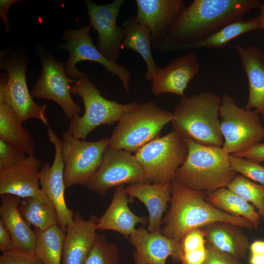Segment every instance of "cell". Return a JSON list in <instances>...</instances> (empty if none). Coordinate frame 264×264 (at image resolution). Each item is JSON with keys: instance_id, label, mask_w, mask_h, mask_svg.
<instances>
[{"instance_id": "6da1fadb", "label": "cell", "mask_w": 264, "mask_h": 264, "mask_svg": "<svg viewBox=\"0 0 264 264\" xmlns=\"http://www.w3.org/2000/svg\"><path fill=\"white\" fill-rule=\"evenodd\" d=\"M261 0H194L185 6L165 41L155 51L167 53L195 43L259 7Z\"/></svg>"}, {"instance_id": "7a4b0ae2", "label": "cell", "mask_w": 264, "mask_h": 264, "mask_svg": "<svg viewBox=\"0 0 264 264\" xmlns=\"http://www.w3.org/2000/svg\"><path fill=\"white\" fill-rule=\"evenodd\" d=\"M206 194L192 190L174 179L170 208L163 218L161 232L167 237L181 242L191 230L217 221H225L240 227L254 229L248 220L231 215L208 203Z\"/></svg>"}, {"instance_id": "3957f363", "label": "cell", "mask_w": 264, "mask_h": 264, "mask_svg": "<svg viewBox=\"0 0 264 264\" xmlns=\"http://www.w3.org/2000/svg\"><path fill=\"white\" fill-rule=\"evenodd\" d=\"M221 98L210 91L182 97L173 113L174 130L184 138L206 146L222 147Z\"/></svg>"}, {"instance_id": "277c9868", "label": "cell", "mask_w": 264, "mask_h": 264, "mask_svg": "<svg viewBox=\"0 0 264 264\" xmlns=\"http://www.w3.org/2000/svg\"><path fill=\"white\" fill-rule=\"evenodd\" d=\"M184 139L188 154L175 179L206 194L227 187L236 175L231 167L230 154L222 147L206 146L190 138Z\"/></svg>"}, {"instance_id": "5b68a950", "label": "cell", "mask_w": 264, "mask_h": 264, "mask_svg": "<svg viewBox=\"0 0 264 264\" xmlns=\"http://www.w3.org/2000/svg\"><path fill=\"white\" fill-rule=\"evenodd\" d=\"M76 83L70 86V93L82 98L85 111L82 116L71 119L67 131L75 137L84 140L97 127L118 122L126 112L138 103L132 101L121 104L104 97L100 90L90 81L88 75L79 71Z\"/></svg>"}, {"instance_id": "8992f818", "label": "cell", "mask_w": 264, "mask_h": 264, "mask_svg": "<svg viewBox=\"0 0 264 264\" xmlns=\"http://www.w3.org/2000/svg\"><path fill=\"white\" fill-rule=\"evenodd\" d=\"M173 119V113L149 101L138 104L118 121L109 138V146L135 153L158 136L163 127Z\"/></svg>"}, {"instance_id": "52a82bcc", "label": "cell", "mask_w": 264, "mask_h": 264, "mask_svg": "<svg viewBox=\"0 0 264 264\" xmlns=\"http://www.w3.org/2000/svg\"><path fill=\"white\" fill-rule=\"evenodd\" d=\"M188 152L184 137L173 130L149 142L134 155L151 183H166L175 179Z\"/></svg>"}, {"instance_id": "ba28073f", "label": "cell", "mask_w": 264, "mask_h": 264, "mask_svg": "<svg viewBox=\"0 0 264 264\" xmlns=\"http://www.w3.org/2000/svg\"><path fill=\"white\" fill-rule=\"evenodd\" d=\"M260 113L238 106L234 99L224 94L220 108V129L223 149L236 154L259 143L264 138V125Z\"/></svg>"}, {"instance_id": "9c48e42d", "label": "cell", "mask_w": 264, "mask_h": 264, "mask_svg": "<svg viewBox=\"0 0 264 264\" xmlns=\"http://www.w3.org/2000/svg\"><path fill=\"white\" fill-rule=\"evenodd\" d=\"M109 143L107 137L97 141H86L75 137L67 131L63 132L61 154L66 188L76 185L85 186L99 168Z\"/></svg>"}, {"instance_id": "30bf717a", "label": "cell", "mask_w": 264, "mask_h": 264, "mask_svg": "<svg viewBox=\"0 0 264 264\" xmlns=\"http://www.w3.org/2000/svg\"><path fill=\"white\" fill-rule=\"evenodd\" d=\"M0 66L7 72V77H0V102L7 103L22 123L34 118L48 126L46 105L36 103L28 90L25 61L17 57L1 59Z\"/></svg>"}, {"instance_id": "8fae6325", "label": "cell", "mask_w": 264, "mask_h": 264, "mask_svg": "<svg viewBox=\"0 0 264 264\" xmlns=\"http://www.w3.org/2000/svg\"><path fill=\"white\" fill-rule=\"evenodd\" d=\"M151 183L134 155L124 150L109 146L104 151L101 163L85 187L101 196L113 187Z\"/></svg>"}, {"instance_id": "7c38bea8", "label": "cell", "mask_w": 264, "mask_h": 264, "mask_svg": "<svg viewBox=\"0 0 264 264\" xmlns=\"http://www.w3.org/2000/svg\"><path fill=\"white\" fill-rule=\"evenodd\" d=\"M90 25L79 29H69L65 33L63 39L66 43L61 45L69 54L65 63V71L69 77L77 80L79 71L75 66L79 62L91 61L100 64L111 73L117 76L121 81L126 92L130 91L131 72L125 66L113 62L106 58L93 43L89 35Z\"/></svg>"}, {"instance_id": "4fadbf2b", "label": "cell", "mask_w": 264, "mask_h": 264, "mask_svg": "<svg viewBox=\"0 0 264 264\" xmlns=\"http://www.w3.org/2000/svg\"><path fill=\"white\" fill-rule=\"evenodd\" d=\"M41 63V74L31 91L32 97L55 102L70 120L79 116L80 107L73 101L70 91V84L76 81L66 74L65 63L50 56L42 57Z\"/></svg>"}, {"instance_id": "5bb4252c", "label": "cell", "mask_w": 264, "mask_h": 264, "mask_svg": "<svg viewBox=\"0 0 264 264\" xmlns=\"http://www.w3.org/2000/svg\"><path fill=\"white\" fill-rule=\"evenodd\" d=\"M87 7L90 26L98 33L96 47L110 61L116 63L122 49L124 29L117 20L124 0H114L107 4L84 0Z\"/></svg>"}, {"instance_id": "9a60e30c", "label": "cell", "mask_w": 264, "mask_h": 264, "mask_svg": "<svg viewBox=\"0 0 264 264\" xmlns=\"http://www.w3.org/2000/svg\"><path fill=\"white\" fill-rule=\"evenodd\" d=\"M47 127L46 136L54 147L55 155L51 165L45 162L42 166L39 173L40 182L41 189L55 207L59 226L65 231L67 225L72 222L74 213L67 207L65 199L66 187L64 179L61 139L49 125Z\"/></svg>"}, {"instance_id": "2e32d148", "label": "cell", "mask_w": 264, "mask_h": 264, "mask_svg": "<svg viewBox=\"0 0 264 264\" xmlns=\"http://www.w3.org/2000/svg\"><path fill=\"white\" fill-rule=\"evenodd\" d=\"M134 17L139 24L149 28L152 49L155 50L166 39L185 7L182 0H136Z\"/></svg>"}, {"instance_id": "e0dca14e", "label": "cell", "mask_w": 264, "mask_h": 264, "mask_svg": "<svg viewBox=\"0 0 264 264\" xmlns=\"http://www.w3.org/2000/svg\"><path fill=\"white\" fill-rule=\"evenodd\" d=\"M129 240L135 248L134 264H165L169 257L176 263L182 259L180 242L167 237L161 231L150 232L141 227L136 229Z\"/></svg>"}, {"instance_id": "ac0fdd59", "label": "cell", "mask_w": 264, "mask_h": 264, "mask_svg": "<svg viewBox=\"0 0 264 264\" xmlns=\"http://www.w3.org/2000/svg\"><path fill=\"white\" fill-rule=\"evenodd\" d=\"M200 65L193 51L176 57L164 67H159L150 80L152 93H169L183 97L189 82L198 75Z\"/></svg>"}, {"instance_id": "d6986e66", "label": "cell", "mask_w": 264, "mask_h": 264, "mask_svg": "<svg viewBox=\"0 0 264 264\" xmlns=\"http://www.w3.org/2000/svg\"><path fill=\"white\" fill-rule=\"evenodd\" d=\"M98 219L92 215L86 220L79 212L74 213L65 231L62 264H84L98 235Z\"/></svg>"}, {"instance_id": "ffe728a7", "label": "cell", "mask_w": 264, "mask_h": 264, "mask_svg": "<svg viewBox=\"0 0 264 264\" xmlns=\"http://www.w3.org/2000/svg\"><path fill=\"white\" fill-rule=\"evenodd\" d=\"M42 166L38 158L27 156L19 163L0 170V195L10 194L23 198L39 194Z\"/></svg>"}, {"instance_id": "44dd1931", "label": "cell", "mask_w": 264, "mask_h": 264, "mask_svg": "<svg viewBox=\"0 0 264 264\" xmlns=\"http://www.w3.org/2000/svg\"><path fill=\"white\" fill-rule=\"evenodd\" d=\"M149 219L134 214L129 206L124 185L115 187L111 201L97 223V231L111 230L129 239L138 224H145Z\"/></svg>"}, {"instance_id": "7402d4cb", "label": "cell", "mask_w": 264, "mask_h": 264, "mask_svg": "<svg viewBox=\"0 0 264 264\" xmlns=\"http://www.w3.org/2000/svg\"><path fill=\"white\" fill-rule=\"evenodd\" d=\"M125 191L130 197L137 198L147 208L149 215L148 231H161L163 215L171 199L172 182L129 185L125 187Z\"/></svg>"}, {"instance_id": "603a6c76", "label": "cell", "mask_w": 264, "mask_h": 264, "mask_svg": "<svg viewBox=\"0 0 264 264\" xmlns=\"http://www.w3.org/2000/svg\"><path fill=\"white\" fill-rule=\"evenodd\" d=\"M248 82V97L244 109L264 111V52L260 48L236 45Z\"/></svg>"}, {"instance_id": "cb8c5ba5", "label": "cell", "mask_w": 264, "mask_h": 264, "mask_svg": "<svg viewBox=\"0 0 264 264\" xmlns=\"http://www.w3.org/2000/svg\"><path fill=\"white\" fill-rule=\"evenodd\" d=\"M0 196V220L12 236L14 249L35 252L36 235L20 212L21 198L10 194Z\"/></svg>"}, {"instance_id": "d4e9b609", "label": "cell", "mask_w": 264, "mask_h": 264, "mask_svg": "<svg viewBox=\"0 0 264 264\" xmlns=\"http://www.w3.org/2000/svg\"><path fill=\"white\" fill-rule=\"evenodd\" d=\"M240 227L225 221H217L200 228L208 243L217 250L238 259L245 257L250 244Z\"/></svg>"}, {"instance_id": "484cf974", "label": "cell", "mask_w": 264, "mask_h": 264, "mask_svg": "<svg viewBox=\"0 0 264 264\" xmlns=\"http://www.w3.org/2000/svg\"><path fill=\"white\" fill-rule=\"evenodd\" d=\"M125 31L122 49L128 48L138 53L146 65L145 78L150 81L156 73L159 67L152 54V37L149 28L138 23L134 17L124 20L121 26Z\"/></svg>"}, {"instance_id": "4316f807", "label": "cell", "mask_w": 264, "mask_h": 264, "mask_svg": "<svg viewBox=\"0 0 264 264\" xmlns=\"http://www.w3.org/2000/svg\"><path fill=\"white\" fill-rule=\"evenodd\" d=\"M0 139L21 150L27 156H34L35 140L6 102H0Z\"/></svg>"}, {"instance_id": "83f0119b", "label": "cell", "mask_w": 264, "mask_h": 264, "mask_svg": "<svg viewBox=\"0 0 264 264\" xmlns=\"http://www.w3.org/2000/svg\"><path fill=\"white\" fill-rule=\"evenodd\" d=\"M260 29H262V26L259 16L246 20L243 19L231 22L195 43L179 46L174 52L200 48H222L238 36Z\"/></svg>"}, {"instance_id": "f1b7e54d", "label": "cell", "mask_w": 264, "mask_h": 264, "mask_svg": "<svg viewBox=\"0 0 264 264\" xmlns=\"http://www.w3.org/2000/svg\"><path fill=\"white\" fill-rule=\"evenodd\" d=\"M19 209L26 222L35 229L43 231L59 225L55 207L42 189L37 195L22 198Z\"/></svg>"}, {"instance_id": "f546056e", "label": "cell", "mask_w": 264, "mask_h": 264, "mask_svg": "<svg viewBox=\"0 0 264 264\" xmlns=\"http://www.w3.org/2000/svg\"><path fill=\"white\" fill-rule=\"evenodd\" d=\"M205 199L222 211L248 220L255 229L260 224L261 218L255 207L227 187L206 194Z\"/></svg>"}, {"instance_id": "4dcf8cb0", "label": "cell", "mask_w": 264, "mask_h": 264, "mask_svg": "<svg viewBox=\"0 0 264 264\" xmlns=\"http://www.w3.org/2000/svg\"><path fill=\"white\" fill-rule=\"evenodd\" d=\"M37 240L35 252L43 264H62L65 231L59 225L41 231L34 230Z\"/></svg>"}, {"instance_id": "1f68e13d", "label": "cell", "mask_w": 264, "mask_h": 264, "mask_svg": "<svg viewBox=\"0 0 264 264\" xmlns=\"http://www.w3.org/2000/svg\"><path fill=\"white\" fill-rule=\"evenodd\" d=\"M227 188L251 203L264 220V185L256 183L242 175H236Z\"/></svg>"}, {"instance_id": "d6a6232c", "label": "cell", "mask_w": 264, "mask_h": 264, "mask_svg": "<svg viewBox=\"0 0 264 264\" xmlns=\"http://www.w3.org/2000/svg\"><path fill=\"white\" fill-rule=\"evenodd\" d=\"M120 251L117 246L108 242L101 235L95 242L84 264H120Z\"/></svg>"}, {"instance_id": "836d02e7", "label": "cell", "mask_w": 264, "mask_h": 264, "mask_svg": "<svg viewBox=\"0 0 264 264\" xmlns=\"http://www.w3.org/2000/svg\"><path fill=\"white\" fill-rule=\"evenodd\" d=\"M229 160L236 173L264 186V166L260 163L233 154H230Z\"/></svg>"}, {"instance_id": "e575fe53", "label": "cell", "mask_w": 264, "mask_h": 264, "mask_svg": "<svg viewBox=\"0 0 264 264\" xmlns=\"http://www.w3.org/2000/svg\"><path fill=\"white\" fill-rule=\"evenodd\" d=\"M0 264H43L35 252L13 249L2 253Z\"/></svg>"}, {"instance_id": "d590c367", "label": "cell", "mask_w": 264, "mask_h": 264, "mask_svg": "<svg viewBox=\"0 0 264 264\" xmlns=\"http://www.w3.org/2000/svg\"><path fill=\"white\" fill-rule=\"evenodd\" d=\"M25 154L0 139V170L13 166L25 159Z\"/></svg>"}, {"instance_id": "8d00e7d4", "label": "cell", "mask_w": 264, "mask_h": 264, "mask_svg": "<svg viewBox=\"0 0 264 264\" xmlns=\"http://www.w3.org/2000/svg\"><path fill=\"white\" fill-rule=\"evenodd\" d=\"M205 238L204 234L200 228L188 232L180 242L183 254L205 247Z\"/></svg>"}, {"instance_id": "74e56055", "label": "cell", "mask_w": 264, "mask_h": 264, "mask_svg": "<svg viewBox=\"0 0 264 264\" xmlns=\"http://www.w3.org/2000/svg\"><path fill=\"white\" fill-rule=\"evenodd\" d=\"M206 247L207 256L203 264H242L239 259L217 250L208 243Z\"/></svg>"}, {"instance_id": "f35d334b", "label": "cell", "mask_w": 264, "mask_h": 264, "mask_svg": "<svg viewBox=\"0 0 264 264\" xmlns=\"http://www.w3.org/2000/svg\"><path fill=\"white\" fill-rule=\"evenodd\" d=\"M207 256L206 246L204 247L183 253L182 264H203Z\"/></svg>"}, {"instance_id": "ab89813d", "label": "cell", "mask_w": 264, "mask_h": 264, "mask_svg": "<svg viewBox=\"0 0 264 264\" xmlns=\"http://www.w3.org/2000/svg\"><path fill=\"white\" fill-rule=\"evenodd\" d=\"M260 163L264 161V143H260L245 151L235 154Z\"/></svg>"}, {"instance_id": "60d3db41", "label": "cell", "mask_w": 264, "mask_h": 264, "mask_svg": "<svg viewBox=\"0 0 264 264\" xmlns=\"http://www.w3.org/2000/svg\"><path fill=\"white\" fill-rule=\"evenodd\" d=\"M13 249L12 236L7 228L0 220V250L4 253Z\"/></svg>"}, {"instance_id": "b9f144b4", "label": "cell", "mask_w": 264, "mask_h": 264, "mask_svg": "<svg viewBox=\"0 0 264 264\" xmlns=\"http://www.w3.org/2000/svg\"><path fill=\"white\" fill-rule=\"evenodd\" d=\"M19 1L17 0H0V18L4 23L5 30L6 32L10 31L11 29L10 24L7 17L8 11L14 3Z\"/></svg>"}, {"instance_id": "7bdbcfd3", "label": "cell", "mask_w": 264, "mask_h": 264, "mask_svg": "<svg viewBox=\"0 0 264 264\" xmlns=\"http://www.w3.org/2000/svg\"><path fill=\"white\" fill-rule=\"evenodd\" d=\"M252 254H264V242L257 241L250 245Z\"/></svg>"}, {"instance_id": "ee69618b", "label": "cell", "mask_w": 264, "mask_h": 264, "mask_svg": "<svg viewBox=\"0 0 264 264\" xmlns=\"http://www.w3.org/2000/svg\"><path fill=\"white\" fill-rule=\"evenodd\" d=\"M250 264H264V254H251Z\"/></svg>"}, {"instance_id": "f6af8a7d", "label": "cell", "mask_w": 264, "mask_h": 264, "mask_svg": "<svg viewBox=\"0 0 264 264\" xmlns=\"http://www.w3.org/2000/svg\"><path fill=\"white\" fill-rule=\"evenodd\" d=\"M259 8L260 12L259 16L261 21L262 29L264 30V1L262 2Z\"/></svg>"}, {"instance_id": "bcb514c9", "label": "cell", "mask_w": 264, "mask_h": 264, "mask_svg": "<svg viewBox=\"0 0 264 264\" xmlns=\"http://www.w3.org/2000/svg\"><path fill=\"white\" fill-rule=\"evenodd\" d=\"M262 119H263V121L264 122V111L262 113Z\"/></svg>"}]
</instances>
